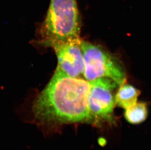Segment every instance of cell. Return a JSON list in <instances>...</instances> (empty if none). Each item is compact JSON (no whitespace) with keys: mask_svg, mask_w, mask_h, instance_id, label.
Here are the masks:
<instances>
[{"mask_svg":"<svg viewBox=\"0 0 151 150\" xmlns=\"http://www.w3.org/2000/svg\"><path fill=\"white\" fill-rule=\"evenodd\" d=\"M89 82L55 70L32 106L34 118L45 124L88 122Z\"/></svg>","mask_w":151,"mask_h":150,"instance_id":"obj_1","label":"cell"},{"mask_svg":"<svg viewBox=\"0 0 151 150\" xmlns=\"http://www.w3.org/2000/svg\"><path fill=\"white\" fill-rule=\"evenodd\" d=\"M40 33L43 45L51 41H81L77 1L50 0Z\"/></svg>","mask_w":151,"mask_h":150,"instance_id":"obj_2","label":"cell"},{"mask_svg":"<svg viewBox=\"0 0 151 150\" xmlns=\"http://www.w3.org/2000/svg\"><path fill=\"white\" fill-rule=\"evenodd\" d=\"M84 60V79L90 81L98 78H110L118 85L126 81L125 68L120 61L101 47L82 40Z\"/></svg>","mask_w":151,"mask_h":150,"instance_id":"obj_3","label":"cell"},{"mask_svg":"<svg viewBox=\"0 0 151 150\" xmlns=\"http://www.w3.org/2000/svg\"><path fill=\"white\" fill-rule=\"evenodd\" d=\"M88 82V123L110 119L116 104L114 92L118 84L113 79L105 77Z\"/></svg>","mask_w":151,"mask_h":150,"instance_id":"obj_4","label":"cell"},{"mask_svg":"<svg viewBox=\"0 0 151 150\" xmlns=\"http://www.w3.org/2000/svg\"><path fill=\"white\" fill-rule=\"evenodd\" d=\"M82 41V40H81ZM80 41H51L45 44L54 50L58 65L56 70L72 78H81L84 71V60Z\"/></svg>","mask_w":151,"mask_h":150,"instance_id":"obj_5","label":"cell"},{"mask_svg":"<svg viewBox=\"0 0 151 150\" xmlns=\"http://www.w3.org/2000/svg\"><path fill=\"white\" fill-rule=\"evenodd\" d=\"M140 94L139 90L125 82L120 85L115 96L116 104L124 109H128L137 104Z\"/></svg>","mask_w":151,"mask_h":150,"instance_id":"obj_6","label":"cell"},{"mask_svg":"<svg viewBox=\"0 0 151 150\" xmlns=\"http://www.w3.org/2000/svg\"><path fill=\"white\" fill-rule=\"evenodd\" d=\"M125 118L129 123L137 124L145 120L148 116L147 105L144 102H138L126 109Z\"/></svg>","mask_w":151,"mask_h":150,"instance_id":"obj_7","label":"cell"}]
</instances>
